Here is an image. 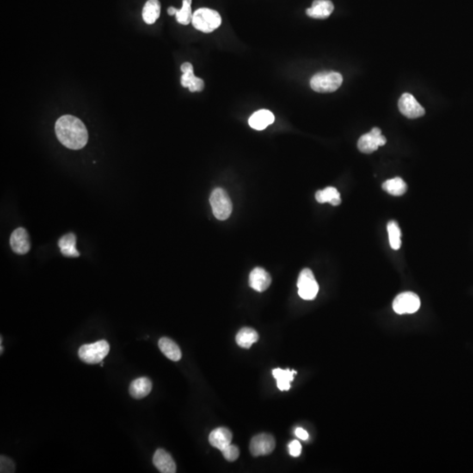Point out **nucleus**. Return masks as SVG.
Instances as JSON below:
<instances>
[{"label":"nucleus","instance_id":"nucleus-20","mask_svg":"<svg viewBox=\"0 0 473 473\" xmlns=\"http://www.w3.org/2000/svg\"><path fill=\"white\" fill-rule=\"evenodd\" d=\"M76 236L74 233H68L62 236L58 241L61 253L65 257H78L80 253L76 250Z\"/></svg>","mask_w":473,"mask_h":473},{"label":"nucleus","instance_id":"nucleus-9","mask_svg":"<svg viewBox=\"0 0 473 473\" xmlns=\"http://www.w3.org/2000/svg\"><path fill=\"white\" fill-rule=\"evenodd\" d=\"M275 448V440L268 434H260L253 437L250 444V451L254 457L272 453Z\"/></svg>","mask_w":473,"mask_h":473},{"label":"nucleus","instance_id":"nucleus-5","mask_svg":"<svg viewBox=\"0 0 473 473\" xmlns=\"http://www.w3.org/2000/svg\"><path fill=\"white\" fill-rule=\"evenodd\" d=\"M210 203L214 216L218 220H226L232 211V203L223 188H215L210 195Z\"/></svg>","mask_w":473,"mask_h":473},{"label":"nucleus","instance_id":"nucleus-24","mask_svg":"<svg viewBox=\"0 0 473 473\" xmlns=\"http://www.w3.org/2000/svg\"><path fill=\"white\" fill-rule=\"evenodd\" d=\"M296 374V371H290L289 369H274L273 371V377L277 381V387L280 391H288L290 388V382L294 381V375Z\"/></svg>","mask_w":473,"mask_h":473},{"label":"nucleus","instance_id":"nucleus-13","mask_svg":"<svg viewBox=\"0 0 473 473\" xmlns=\"http://www.w3.org/2000/svg\"><path fill=\"white\" fill-rule=\"evenodd\" d=\"M272 279L269 273L261 267H256L249 276L250 287L258 292H263L269 288Z\"/></svg>","mask_w":473,"mask_h":473},{"label":"nucleus","instance_id":"nucleus-27","mask_svg":"<svg viewBox=\"0 0 473 473\" xmlns=\"http://www.w3.org/2000/svg\"><path fill=\"white\" fill-rule=\"evenodd\" d=\"M191 3L192 0H182V7L175 14L178 23L187 26L192 22L193 13L191 10Z\"/></svg>","mask_w":473,"mask_h":473},{"label":"nucleus","instance_id":"nucleus-15","mask_svg":"<svg viewBox=\"0 0 473 473\" xmlns=\"http://www.w3.org/2000/svg\"><path fill=\"white\" fill-rule=\"evenodd\" d=\"M334 11V5L330 0H315L312 6L306 10L308 16L317 20L327 19Z\"/></svg>","mask_w":473,"mask_h":473},{"label":"nucleus","instance_id":"nucleus-4","mask_svg":"<svg viewBox=\"0 0 473 473\" xmlns=\"http://www.w3.org/2000/svg\"><path fill=\"white\" fill-rule=\"evenodd\" d=\"M110 352V345L105 340H100L93 344L82 345L78 351V356L82 361L89 365L102 363Z\"/></svg>","mask_w":473,"mask_h":473},{"label":"nucleus","instance_id":"nucleus-23","mask_svg":"<svg viewBox=\"0 0 473 473\" xmlns=\"http://www.w3.org/2000/svg\"><path fill=\"white\" fill-rule=\"evenodd\" d=\"M259 340V334L252 328H241L236 336V342L240 347L249 349L252 345Z\"/></svg>","mask_w":473,"mask_h":473},{"label":"nucleus","instance_id":"nucleus-16","mask_svg":"<svg viewBox=\"0 0 473 473\" xmlns=\"http://www.w3.org/2000/svg\"><path fill=\"white\" fill-rule=\"evenodd\" d=\"M232 440V434L226 428H217L210 434L209 442L212 446L222 450L230 445Z\"/></svg>","mask_w":473,"mask_h":473},{"label":"nucleus","instance_id":"nucleus-19","mask_svg":"<svg viewBox=\"0 0 473 473\" xmlns=\"http://www.w3.org/2000/svg\"><path fill=\"white\" fill-rule=\"evenodd\" d=\"M159 347L161 352L172 361H179L181 358V349L175 342L168 338H161L159 340Z\"/></svg>","mask_w":473,"mask_h":473},{"label":"nucleus","instance_id":"nucleus-29","mask_svg":"<svg viewBox=\"0 0 473 473\" xmlns=\"http://www.w3.org/2000/svg\"><path fill=\"white\" fill-rule=\"evenodd\" d=\"M15 471V465L13 460L6 456L0 457V472L13 473Z\"/></svg>","mask_w":473,"mask_h":473},{"label":"nucleus","instance_id":"nucleus-8","mask_svg":"<svg viewBox=\"0 0 473 473\" xmlns=\"http://www.w3.org/2000/svg\"><path fill=\"white\" fill-rule=\"evenodd\" d=\"M387 143L385 136L381 134V130L374 127L370 132L362 135L358 141L359 151L364 154H371L378 149L379 147L384 146Z\"/></svg>","mask_w":473,"mask_h":473},{"label":"nucleus","instance_id":"nucleus-31","mask_svg":"<svg viewBox=\"0 0 473 473\" xmlns=\"http://www.w3.org/2000/svg\"><path fill=\"white\" fill-rule=\"evenodd\" d=\"M296 437L301 440L306 441L309 439V433L302 428H297L296 430Z\"/></svg>","mask_w":473,"mask_h":473},{"label":"nucleus","instance_id":"nucleus-26","mask_svg":"<svg viewBox=\"0 0 473 473\" xmlns=\"http://www.w3.org/2000/svg\"><path fill=\"white\" fill-rule=\"evenodd\" d=\"M388 238L390 247L394 250H399L401 247V232L400 227L395 221H390L388 224Z\"/></svg>","mask_w":473,"mask_h":473},{"label":"nucleus","instance_id":"nucleus-6","mask_svg":"<svg viewBox=\"0 0 473 473\" xmlns=\"http://www.w3.org/2000/svg\"><path fill=\"white\" fill-rule=\"evenodd\" d=\"M298 294L303 300L310 301L315 299L318 293V283L315 280V276L311 270L305 268L300 273L298 281Z\"/></svg>","mask_w":473,"mask_h":473},{"label":"nucleus","instance_id":"nucleus-1","mask_svg":"<svg viewBox=\"0 0 473 473\" xmlns=\"http://www.w3.org/2000/svg\"><path fill=\"white\" fill-rule=\"evenodd\" d=\"M55 130L59 141L69 149L79 150L88 143V130L81 119L75 116H62L56 121Z\"/></svg>","mask_w":473,"mask_h":473},{"label":"nucleus","instance_id":"nucleus-18","mask_svg":"<svg viewBox=\"0 0 473 473\" xmlns=\"http://www.w3.org/2000/svg\"><path fill=\"white\" fill-rule=\"evenodd\" d=\"M153 388L152 381L147 377H141L134 380L129 387V393L134 399L139 400L148 396Z\"/></svg>","mask_w":473,"mask_h":473},{"label":"nucleus","instance_id":"nucleus-2","mask_svg":"<svg viewBox=\"0 0 473 473\" xmlns=\"http://www.w3.org/2000/svg\"><path fill=\"white\" fill-rule=\"evenodd\" d=\"M222 18L217 11L210 8H200L193 13L192 24L196 29L210 33L220 26Z\"/></svg>","mask_w":473,"mask_h":473},{"label":"nucleus","instance_id":"nucleus-12","mask_svg":"<svg viewBox=\"0 0 473 473\" xmlns=\"http://www.w3.org/2000/svg\"><path fill=\"white\" fill-rule=\"evenodd\" d=\"M10 245L14 253L20 255H24L28 253L31 248L29 235L26 229L18 228L13 230L11 235Z\"/></svg>","mask_w":473,"mask_h":473},{"label":"nucleus","instance_id":"nucleus-21","mask_svg":"<svg viewBox=\"0 0 473 473\" xmlns=\"http://www.w3.org/2000/svg\"><path fill=\"white\" fill-rule=\"evenodd\" d=\"M161 14V3L159 0H148L145 4L142 11V17L148 25L155 23Z\"/></svg>","mask_w":473,"mask_h":473},{"label":"nucleus","instance_id":"nucleus-7","mask_svg":"<svg viewBox=\"0 0 473 473\" xmlns=\"http://www.w3.org/2000/svg\"><path fill=\"white\" fill-rule=\"evenodd\" d=\"M420 306L419 296L413 292L401 293L393 302V309L399 315L415 313L420 309Z\"/></svg>","mask_w":473,"mask_h":473},{"label":"nucleus","instance_id":"nucleus-14","mask_svg":"<svg viewBox=\"0 0 473 473\" xmlns=\"http://www.w3.org/2000/svg\"><path fill=\"white\" fill-rule=\"evenodd\" d=\"M153 463L159 471L162 473H174L176 471V464L174 463L170 454L162 449H158L155 451Z\"/></svg>","mask_w":473,"mask_h":473},{"label":"nucleus","instance_id":"nucleus-3","mask_svg":"<svg viewBox=\"0 0 473 473\" xmlns=\"http://www.w3.org/2000/svg\"><path fill=\"white\" fill-rule=\"evenodd\" d=\"M343 83L341 74L334 71H322L315 74L310 80L313 90L320 93H330L339 89Z\"/></svg>","mask_w":473,"mask_h":473},{"label":"nucleus","instance_id":"nucleus-11","mask_svg":"<svg viewBox=\"0 0 473 473\" xmlns=\"http://www.w3.org/2000/svg\"><path fill=\"white\" fill-rule=\"evenodd\" d=\"M181 72L183 73L181 77V83L184 88H188L191 92L204 90V80L195 76L193 66L191 63H184L181 65Z\"/></svg>","mask_w":473,"mask_h":473},{"label":"nucleus","instance_id":"nucleus-10","mask_svg":"<svg viewBox=\"0 0 473 473\" xmlns=\"http://www.w3.org/2000/svg\"><path fill=\"white\" fill-rule=\"evenodd\" d=\"M400 112L408 118H417L425 114V110L414 96L404 93L398 102Z\"/></svg>","mask_w":473,"mask_h":473},{"label":"nucleus","instance_id":"nucleus-28","mask_svg":"<svg viewBox=\"0 0 473 473\" xmlns=\"http://www.w3.org/2000/svg\"><path fill=\"white\" fill-rule=\"evenodd\" d=\"M222 453H223V457L224 458L229 461V462H234L236 461L239 457H240V450L238 447L235 446V445H232V444H230L228 445L226 448H224L223 450H222Z\"/></svg>","mask_w":473,"mask_h":473},{"label":"nucleus","instance_id":"nucleus-22","mask_svg":"<svg viewBox=\"0 0 473 473\" xmlns=\"http://www.w3.org/2000/svg\"><path fill=\"white\" fill-rule=\"evenodd\" d=\"M315 199L320 204H328L338 206L341 204V197L339 191L333 187H327L323 191H318L315 193Z\"/></svg>","mask_w":473,"mask_h":473},{"label":"nucleus","instance_id":"nucleus-32","mask_svg":"<svg viewBox=\"0 0 473 473\" xmlns=\"http://www.w3.org/2000/svg\"><path fill=\"white\" fill-rule=\"evenodd\" d=\"M177 11H178L177 9H176V8H174V7H168V14H169V15H171V16H172V15H174V14H176V13H177Z\"/></svg>","mask_w":473,"mask_h":473},{"label":"nucleus","instance_id":"nucleus-17","mask_svg":"<svg viewBox=\"0 0 473 473\" xmlns=\"http://www.w3.org/2000/svg\"><path fill=\"white\" fill-rule=\"evenodd\" d=\"M249 125L252 128L258 131L266 129L268 125H272L274 122V116L273 112L268 110H260L254 112L249 118Z\"/></svg>","mask_w":473,"mask_h":473},{"label":"nucleus","instance_id":"nucleus-25","mask_svg":"<svg viewBox=\"0 0 473 473\" xmlns=\"http://www.w3.org/2000/svg\"><path fill=\"white\" fill-rule=\"evenodd\" d=\"M382 188L395 197L402 196L406 193L407 190V184L400 177H395L385 181L384 183L382 184Z\"/></svg>","mask_w":473,"mask_h":473},{"label":"nucleus","instance_id":"nucleus-30","mask_svg":"<svg viewBox=\"0 0 473 473\" xmlns=\"http://www.w3.org/2000/svg\"><path fill=\"white\" fill-rule=\"evenodd\" d=\"M289 453L292 457H299L302 453V445L299 441L295 440L291 442L289 445Z\"/></svg>","mask_w":473,"mask_h":473}]
</instances>
